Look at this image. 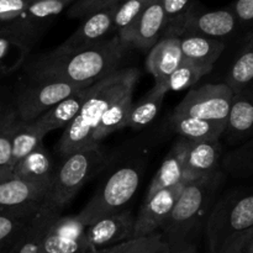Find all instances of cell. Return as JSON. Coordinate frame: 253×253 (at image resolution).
I'll list each match as a JSON object with an SVG mask.
<instances>
[{"label": "cell", "instance_id": "8992f818", "mask_svg": "<svg viewBox=\"0 0 253 253\" xmlns=\"http://www.w3.org/2000/svg\"><path fill=\"white\" fill-rule=\"evenodd\" d=\"M103 162L104 153L100 147L77 151L64 157L54 172L44 203L61 212Z\"/></svg>", "mask_w": 253, "mask_h": 253}, {"label": "cell", "instance_id": "f546056e", "mask_svg": "<svg viewBox=\"0 0 253 253\" xmlns=\"http://www.w3.org/2000/svg\"><path fill=\"white\" fill-rule=\"evenodd\" d=\"M212 68L214 67L195 63V62L188 61L184 58L179 67L162 84H155V85L162 88L166 93L184 90V89H189L195 85L203 77L209 74Z\"/></svg>", "mask_w": 253, "mask_h": 253}, {"label": "cell", "instance_id": "1f68e13d", "mask_svg": "<svg viewBox=\"0 0 253 253\" xmlns=\"http://www.w3.org/2000/svg\"><path fill=\"white\" fill-rule=\"evenodd\" d=\"M155 0H124L116 7L114 16L113 30L116 31V36L123 40L131 27L133 26L142 12L150 6Z\"/></svg>", "mask_w": 253, "mask_h": 253}, {"label": "cell", "instance_id": "8d00e7d4", "mask_svg": "<svg viewBox=\"0 0 253 253\" xmlns=\"http://www.w3.org/2000/svg\"><path fill=\"white\" fill-rule=\"evenodd\" d=\"M124 0H76L68 10V16L72 19H81L88 17L89 15L96 11L106 9V7L115 6L123 2Z\"/></svg>", "mask_w": 253, "mask_h": 253}, {"label": "cell", "instance_id": "e0dca14e", "mask_svg": "<svg viewBox=\"0 0 253 253\" xmlns=\"http://www.w3.org/2000/svg\"><path fill=\"white\" fill-rule=\"evenodd\" d=\"M116 7L118 5L89 15L88 17H85L83 24L63 43L59 44L58 48L64 51L85 48L105 40L109 32L113 30Z\"/></svg>", "mask_w": 253, "mask_h": 253}, {"label": "cell", "instance_id": "5bb4252c", "mask_svg": "<svg viewBox=\"0 0 253 253\" xmlns=\"http://www.w3.org/2000/svg\"><path fill=\"white\" fill-rule=\"evenodd\" d=\"M49 184L9 178L0 182V211L39 209L49 192Z\"/></svg>", "mask_w": 253, "mask_h": 253}, {"label": "cell", "instance_id": "30bf717a", "mask_svg": "<svg viewBox=\"0 0 253 253\" xmlns=\"http://www.w3.org/2000/svg\"><path fill=\"white\" fill-rule=\"evenodd\" d=\"M71 2H74V0H29L24 14L6 32L15 35L32 48L42 34Z\"/></svg>", "mask_w": 253, "mask_h": 253}, {"label": "cell", "instance_id": "ee69618b", "mask_svg": "<svg viewBox=\"0 0 253 253\" xmlns=\"http://www.w3.org/2000/svg\"><path fill=\"white\" fill-rule=\"evenodd\" d=\"M74 1H76V0H74Z\"/></svg>", "mask_w": 253, "mask_h": 253}, {"label": "cell", "instance_id": "cb8c5ba5", "mask_svg": "<svg viewBox=\"0 0 253 253\" xmlns=\"http://www.w3.org/2000/svg\"><path fill=\"white\" fill-rule=\"evenodd\" d=\"M54 172L56 169L52 163L51 155L43 143H41L36 150L32 151L15 166L10 178H19L29 182L51 185Z\"/></svg>", "mask_w": 253, "mask_h": 253}, {"label": "cell", "instance_id": "7a4b0ae2", "mask_svg": "<svg viewBox=\"0 0 253 253\" xmlns=\"http://www.w3.org/2000/svg\"><path fill=\"white\" fill-rule=\"evenodd\" d=\"M137 78V69H119L89 86L78 114L64 127L57 143V151L62 158L77 151L96 148L93 146V137L104 114L118 94Z\"/></svg>", "mask_w": 253, "mask_h": 253}, {"label": "cell", "instance_id": "7c38bea8", "mask_svg": "<svg viewBox=\"0 0 253 253\" xmlns=\"http://www.w3.org/2000/svg\"><path fill=\"white\" fill-rule=\"evenodd\" d=\"M182 187L163 189L146 197L140 212L135 217L133 239L150 236L160 232L169 217Z\"/></svg>", "mask_w": 253, "mask_h": 253}, {"label": "cell", "instance_id": "7bdbcfd3", "mask_svg": "<svg viewBox=\"0 0 253 253\" xmlns=\"http://www.w3.org/2000/svg\"><path fill=\"white\" fill-rule=\"evenodd\" d=\"M114 247V246H113ZM111 247H109V249H101V250H95V251H88L85 253H109L110 252Z\"/></svg>", "mask_w": 253, "mask_h": 253}, {"label": "cell", "instance_id": "f35d334b", "mask_svg": "<svg viewBox=\"0 0 253 253\" xmlns=\"http://www.w3.org/2000/svg\"><path fill=\"white\" fill-rule=\"evenodd\" d=\"M230 9L236 16L241 31L246 34L253 31V0H236Z\"/></svg>", "mask_w": 253, "mask_h": 253}, {"label": "cell", "instance_id": "e575fe53", "mask_svg": "<svg viewBox=\"0 0 253 253\" xmlns=\"http://www.w3.org/2000/svg\"><path fill=\"white\" fill-rule=\"evenodd\" d=\"M20 125V120L16 113L10 109L1 119H0V170L7 166L11 156V142L15 132Z\"/></svg>", "mask_w": 253, "mask_h": 253}, {"label": "cell", "instance_id": "2e32d148", "mask_svg": "<svg viewBox=\"0 0 253 253\" xmlns=\"http://www.w3.org/2000/svg\"><path fill=\"white\" fill-rule=\"evenodd\" d=\"M222 137L231 146H240L253 137V86L234 94Z\"/></svg>", "mask_w": 253, "mask_h": 253}, {"label": "cell", "instance_id": "ac0fdd59", "mask_svg": "<svg viewBox=\"0 0 253 253\" xmlns=\"http://www.w3.org/2000/svg\"><path fill=\"white\" fill-rule=\"evenodd\" d=\"M183 59L179 37L163 35L148 52L146 69L155 78V84H162L179 67Z\"/></svg>", "mask_w": 253, "mask_h": 253}, {"label": "cell", "instance_id": "836d02e7", "mask_svg": "<svg viewBox=\"0 0 253 253\" xmlns=\"http://www.w3.org/2000/svg\"><path fill=\"white\" fill-rule=\"evenodd\" d=\"M90 251L85 236L81 240H71L47 230L41 244V253H85Z\"/></svg>", "mask_w": 253, "mask_h": 253}, {"label": "cell", "instance_id": "6da1fadb", "mask_svg": "<svg viewBox=\"0 0 253 253\" xmlns=\"http://www.w3.org/2000/svg\"><path fill=\"white\" fill-rule=\"evenodd\" d=\"M126 49L116 35L85 48L64 51L56 47L31 59L25 68V76L72 84H94L119 71Z\"/></svg>", "mask_w": 253, "mask_h": 253}, {"label": "cell", "instance_id": "b9f144b4", "mask_svg": "<svg viewBox=\"0 0 253 253\" xmlns=\"http://www.w3.org/2000/svg\"><path fill=\"white\" fill-rule=\"evenodd\" d=\"M169 253H197V249H195V245L193 242H190V244L184 245L182 247H178L175 250H170Z\"/></svg>", "mask_w": 253, "mask_h": 253}, {"label": "cell", "instance_id": "d590c367", "mask_svg": "<svg viewBox=\"0 0 253 253\" xmlns=\"http://www.w3.org/2000/svg\"><path fill=\"white\" fill-rule=\"evenodd\" d=\"M29 0H0V30L11 29L21 17Z\"/></svg>", "mask_w": 253, "mask_h": 253}, {"label": "cell", "instance_id": "d6a6232c", "mask_svg": "<svg viewBox=\"0 0 253 253\" xmlns=\"http://www.w3.org/2000/svg\"><path fill=\"white\" fill-rule=\"evenodd\" d=\"M170 249L163 240L161 232L140 239H131L111 247L109 253H169Z\"/></svg>", "mask_w": 253, "mask_h": 253}, {"label": "cell", "instance_id": "4fadbf2b", "mask_svg": "<svg viewBox=\"0 0 253 253\" xmlns=\"http://www.w3.org/2000/svg\"><path fill=\"white\" fill-rule=\"evenodd\" d=\"M166 30H167V17L162 2L161 0H155L142 12L130 31L120 41L127 48L135 47V48L150 51L162 39Z\"/></svg>", "mask_w": 253, "mask_h": 253}, {"label": "cell", "instance_id": "484cf974", "mask_svg": "<svg viewBox=\"0 0 253 253\" xmlns=\"http://www.w3.org/2000/svg\"><path fill=\"white\" fill-rule=\"evenodd\" d=\"M225 84L234 94L253 86V31L245 35L244 44L230 67Z\"/></svg>", "mask_w": 253, "mask_h": 253}, {"label": "cell", "instance_id": "9c48e42d", "mask_svg": "<svg viewBox=\"0 0 253 253\" xmlns=\"http://www.w3.org/2000/svg\"><path fill=\"white\" fill-rule=\"evenodd\" d=\"M240 31L241 27L230 7L211 11H200L195 7L178 24L167 27L165 35H200L225 42Z\"/></svg>", "mask_w": 253, "mask_h": 253}, {"label": "cell", "instance_id": "4dcf8cb0", "mask_svg": "<svg viewBox=\"0 0 253 253\" xmlns=\"http://www.w3.org/2000/svg\"><path fill=\"white\" fill-rule=\"evenodd\" d=\"M221 166L235 178L253 177V137L226 153Z\"/></svg>", "mask_w": 253, "mask_h": 253}, {"label": "cell", "instance_id": "ba28073f", "mask_svg": "<svg viewBox=\"0 0 253 253\" xmlns=\"http://www.w3.org/2000/svg\"><path fill=\"white\" fill-rule=\"evenodd\" d=\"M234 91L225 83L205 84L190 89L175 106L172 115L190 116L205 120H227L231 109Z\"/></svg>", "mask_w": 253, "mask_h": 253}, {"label": "cell", "instance_id": "60d3db41", "mask_svg": "<svg viewBox=\"0 0 253 253\" xmlns=\"http://www.w3.org/2000/svg\"><path fill=\"white\" fill-rule=\"evenodd\" d=\"M12 109V99L10 100L9 98H6L4 93L0 89V119L7 113V111Z\"/></svg>", "mask_w": 253, "mask_h": 253}, {"label": "cell", "instance_id": "7402d4cb", "mask_svg": "<svg viewBox=\"0 0 253 253\" xmlns=\"http://www.w3.org/2000/svg\"><path fill=\"white\" fill-rule=\"evenodd\" d=\"M61 215L57 210L43 203L37 214L22 232L17 241L6 253H41V244L52 222Z\"/></svg>", "mask_w": 253, "mask_h": 253}, {"label": "cell", "instance_id": "ab89813d", "mask_svg": "<svg viewBox=\"0 0 253 253\" xmlns=\"http://www.w3.org/2000/svg\"><path fill=\"white\" fill-rule=\"evenodd\" d=\"M226 253H253V235Z\"/></svg>", "mask_w": 253, "mask_h": 253}, {"label": "cell", "instance_id": "52a82bcc", "mask_svg": "<svg viewBox=\"0 0 253 253\" xmlns=\"http://www.w3.org/2000/svg\"><path fill=\"white\" fill-rule=\"evenodd\" d=\"M90 85L93 84H72L25 76L15 89L12 106L21 123H31L64 99Z\"/></svg>", "mask_w": 253, "mask_h": 253}, {"label": "cell", "instance_id": "5b68a950", "mask_svg": "<svg viewBox=\"0 0 253 253\" xmlns=\"http://www.w3.org/2000/svg\"><path fill=\"white\" fill-rule=\"evenodd\" d=\"M142 175V166L131 163L118 168L94 193L85 207L77 214L79 221L88 227L106 215L126 209L135 195Z\"/></svg>", "mask_w": 253, "mask_h": 253}, {"label": "cell", "instance_id": "277c9868", "mask_svg": "<svg viewBox=\"0 0 253 253\" xmlns=\"http://www.w3.org/2000/svg\"><path fill=\"white\" fill-rule=\"evenodd\" d=\"M253 235V193L222 198L210 210L207 237L210 253H226Z\"/></svg>", "mask_w": 253, "mask_h": 253}, {"label": "cell", "instance_id": "74e56055", "mask_svg": "<svg viewBox=\"0 0 253 253\" xmlns=\"http://www.w3.org/2000/svg\"><path fill=\"white\" fill-rule=\"evenodd\" d=\"M161 2L167 17V27L178 24L195 9V0H161Z\"/></svg>", "mask_w": 253, "mask_h": 253}, {"label": "cell", "instance_id": "9a60e30c", "mask_svg": "<svg viewBox=\"0 0 253 253\" xmlns=\"http://www.w3.org/2000/svg\"><path fill=\"white\" fill-rule=\"evenodd\" d=\"M221 160L220 141L193 142L185 140V183L219 174Z\"/></svg>", "mask_w": 253, "mask_h": 253}, {"label": "cell", "instance_id": "83f0119b", "mask_svg": "<svg viewBox=\"0 0 253 253\" xmlns=\"http://www.w3.org/2000/svg\"><path fill=\"white\" fill-rule=\"evenodd\" d=\"M166 95L167 93L162 88L153 86L136 105H132L126 127L138 131L151 125L160 114Z\"/></svg>", "mask_w": 253, "mask_h": 253}, {"label": "cell", "instance_id": "44dd1931", "mask_svg": "<svg viewBox=\"0 0 253 253\" xmlns=\"http://www.w3.org/2000/svg\"><path fill=\"white\" fill-rule=\"evenodd\" d=\"M86 90H88V88L64 99L63 101H61L57 105H54L53 108L47 110L44 114H42L36 120L25 124H27L30 128H32L35 132L41 135L42 137H44L51 131L66 127L78 114L79 109H81L82 104L84 101V98H85Z\"/></svg>", "mask_w": 253, "mask_h": 253}, {"label": "cell", "instance_id": "ffe728a7", "mask_svg": "<svg viewBox=\"0 0 253 253\" xmlns=\"http://www.w3.org/2000/svg\"><path fill=\"white\" fill-rule=\"evenodd\" d=\"M185 184V140L180 138L163 160L160 169L153 177L146 197L163 189L182 187Z\"/></svg>", "mask_w": 253, "mask_h": 253}, {"label": "cell", "instance_id": "3957f363", "mask_svg": "<svg viewBox=\"0 0 253 253\" xmlns=\"http://www.w3.org/2000/svg\"><path fill=\"white\" fill-rule=\"evenodd\" d=\"M221 173L183 185L169 217L161 229L163 240L170 250L190 244V239L202 226L211 210L212 200L221 184Z\"/></svg>", "mask_w": 253, "mask_h": 253}, {"label": "cell", "instance_id": "603a6c76", "mask_svg": "<svg viewBox=\"0 0 253 253\" xmlns=\"http://www.w3.org/2000/svg\"><path fill=\"white\" fill-rule=\"evenodd\" d=\"M170 124L172 128L180 136V138L193 142L220 141L226 127V120L214 121L177 115H172Z\"/></svg>", "mask_w": 253, "mask_h": 253}, {"label": "cell", "instance_id": "f1b7e54d", "mask_svg": "<svg viewBox=\"0 0 253 253\" xmlns=\"http://www.w3.org/2000/svg\"><path fill=\"white\" fill-rule=\"evenodd\" d=\"M31 47L15 35L0 30V78L12 74L26 62Z\"/></svg>", "mask_w": 253, "mask_h": 253}, {"label": "cell", "instance_id": "4316f807", "mask_svg": "<svg viewBox=\"0 0 253 253\" xmlns=\"http://www.w3.org/2000/svg\"><path fill=\"white\" fill-rule=\"evenodd\" d=\"M39 209L0 211V253H6L37 214Z\"/></svg>", "mask_w": 253, "mask_h": 253}, {"label": "cell", "instance_id": "d4e9b609", "mask_svg": "<svg viewBox=\"0 0 253 253\" xmlns=\"http://www.w3.org/2000/svg\"><path fill=\"white\" fill-rule=\"evenodd\" d=\"M180 49L188 61L214 67L226 48V42L200 35H180Z\"/></svg>", "mask_w": 253, "mask_h": 253}, {"label": "cell", "instance_id": "8fae6325", "mask_svg": "<svg viewBox=\"0 0 253 253\" xmlns=\"http://www.w3.org/2000/svg\"><path fill=\"white\" fill-rule=\"evenodd\" d=\"M135 217L131 210L123 209L114 214L100 217L89 225L85 241L90 251L116 246L133 239Z\"/></svg>", "mask_w": 253, "mask_h": 253}, {"label": "cell", "instance_id": "d6986e66", "mask_svg": "<svg viewBox=\"0 0 253 253\" xmlns=\"http://www.w3.org/2000/svg\"><path fill=\"white\" fill-rule=\"evenodd\" d=\"M138 79V78H137ZM137 79L131 81L120 93L118 94L111 105L104 114L103 119L99 123L98 128L93 137V146L94 147H100V142L109 135H111L115 131L121 130L126 127L128 115L132 109V95L133 89H135Z\"/></svg>", "mask_w": 253, "mask_h": 253}]
</instances>
